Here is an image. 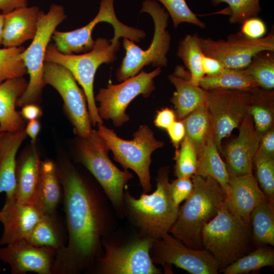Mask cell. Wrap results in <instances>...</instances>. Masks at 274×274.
<instances>
[{"instance_id": "33", "label": "cell", "mask_w": 274, "mask_h": 274, "mask_svg": "<svg viewBox=\"0 0 274 274\" xmlns=\"http://www.w3.org/2000/svg\"><path fill=\"white\" fill-rule=\"evenodd\" d=\"M200 37L197 33L187 35L178 45L177 56L183 62L190 73V81L198 86L199 81L205 76L202 67V52Z\"/></svg>"}, {"instance_id": "41", "label": "cell", "mask_w": 274, "mask_h": 274, "mask_svg": "<svg viewBox=\"0 0 274 274\" xmlns=\"http://www.w3.org/2000/svg\"><path fill=\"white\" fill-rule=\"evenodd\" d=\"M193 188L191 177L177 178L169 183V191L174 204L179 207L191 194Z\"/></svg>"}, {"instance_id": "49", "label": "cell", "mask_w": 274, "mask_h": 274, "mask_svg": "<svg viewBox=\"0 0 274 274\" xmlns=\"http://www.w3.org/2000/svg\"><path fill=\"white\" fill-rule=\"evenodd\" d=\"M41 127L40 121L37 119H35L29 121L24 128L26 135L31 139L32 143L36 141L41 130Z\"/></svg>"}, {"instance_id": "14", "label": "cell", "mask_w": 274, "mask_h": 274, "mask_svg": "<svg viewBox=\"0 0 274 274\" xmlns=\"http://www.w3.org/2000/svg\"><path fill=\"white\" fill-rule=\"evenodd\" d=\"M202 53L219 60L226 68L244 70L258 53L274 51L273 27L258 39L247 37L241 31L229 35L226 40L200 38Z\"/></svg>"}, {"instance_id": "51", "label": "cell", "mask_w": 274, "mask_h": 274, "mask_svg": "<svg viewBox=\"0 0 274 274\" xmlns=\"http://www.w3.org/2000/svg\"><path fill=\"white\" fill-rule=\"evenodd\" d=\"M0 271H1V267H0Z\"/></svg>"}, {"instance_id": "28", "label": "cell", "mask_w": 274, "mask_h": 274, "mask_svg": "<svg viewBox=\"0 0 274 274\" xmlns=\"http://www.w3.org/2000/svg\"><path fill=\"white\" fill-rule=\"evenodd\" d=\"M196 174L211 177L221 185L226 193L230 175L214 141L212 131L202 151L197 156Z\"/></svg>"}, {"instance_id": "1", "label": "cell", "mask_w": 274, "mask_h": 274, "mask_svg": "<svg viewBox=\"0 0 274 274\" xmlns=\"http://www.w3.org/2000/svg\"><path fill=\"white\" fill-rule=\"evenodd\" d=\"M57 168L63 188L68 242L56 251L52 274L94 272L104 254L102 239L116 230L117 215L101 188L87 182L70 163Z\"/></svg>"}, {"instance_id": "2", "label": "cell", "mask_w": 274, "mask_h": 274, "mask_svg": "<svg viewBox=\"0 0 274 274\" xmlns=\"http://www.w3.org/2000/svg\"><path fill=\"white\" fill-rule=\"evenodd\" d=\"M191 178L192 192L179 208L177 218L169 233L190 248L203 249V228L216 216L225 202L226 193L211 177L195 174Z\"/></svg>"}, {"instance_id": "35", "label": "cell", "mask_w": 274, "mask_h": 274, "mask_svg": "<svg viewBox=\"0 0 274 274\" xmlns=\"http://www.w3.org/2000/svg\"><path fill=\"white\" fill-rule=\"evenodd\" d=\"M245 70L259 88L266 90L273 89V52L265 51L258 53Z\"/></svg>"}, {"instance_id": "12", "label": "cell", "mask_w": 274, "mask_h": 274, "mask_svg": "<svg viewBox=\"0 0 274 274\" xmlns=\"http://www.w3.org/2000/svg\"><path fill=\"white\" fill-rule=\"evenodd\" d=\"M101 22L110 23L114 28V33L133 42H139L146 36L143 30L127 26L118 20L115 12L114 0H101L97 14L87 24L68 31L55 30L52 39L57 49L62 53L87 52L95 44L92 37L93 29Z\"/></svg>"}, {"instance_id": "39", "label": "cell", "mask_w": 274, "mask_h": 274, "mask_svg": "<svg viewBox=\"0 0 274 274\" xmlns=\"http://www.w3.org/2000/svg\"><path fill=\"white\" fill-rule=\"evenodd\" d=\"M176 161L174 174L177 178L191 177L196 174L197 155L192 144L184 138L174 158Z\"/></svg>"}, {"instance_id": "18", "label": "cell", "mask_w": 274, "mask_h": 274, "mask_svg": "<svg viewBox=\"0 0 274 274\" xmlns=\"http://www.w3.org/2000/svg\"><path fill=\"white\" fill-rule=\"evenodd\" d=\"M237 128V136L223 151L228 172L232 176L252 173L254 158L259 149L261 137L256 130L253 119L249 114Z\"/></svg>"}, {"instance_id": "40", "label": "cell", "mask_w": 274, "mask_h": 274, "mask_svg": "<svg viewBox=\"0 0 274 274\" xmlns=\"http://www.w3.org/2000/svg\"><path fill=\"white\" fill-rule=\"evenodd\" d=\"M160 2L170 16L174 27L177 28L182 23L192 24L201 28L206 27L189 7L185 0H155Z\"/></svg>"}, {"instance_id": "32", "label": "cell", "mask_w": 274, "mask_h": 274, "mask_svg": "<svg viewBox=\"0 0 274 274\" xmlns=\"http://www.w3.org/2000/svg\"><path fill=\"white\" fill-rule=\"evenodd\" d=\"M25 241L33 246L51 248L56 251L65 245L56 216L47 215L42 216Z\"/></svg>"}, {"instance_id": "37", "label": "cell", "mask_w": 274, "mask_h": 274, "mask_svg": "<svg viewBox=\"0 0 274 274\" xmlns=\"http://www.w3.org/2000/svg\"><path fill=\"white\" fill-rule=\"evenodd\" d=\"M25 49L23 46L0 48V84L27 74L24 63L20 57Z\"/></svg>"}, {"instance_id": "34", "label": "cell", "mask_w": 274, "mask_h": 274, "mask_svg": "<svg viewBox=\"0 0 274 274\" xmlns=\"http://www.w3.org/2000/svg\"><path fill=\"white\" fill-rule=\"evenodd\" d=\"M274 265V250L269 245L261 246L240 257L220 272L224 274L248 273Z\"/></svg>"}, {"instance_id": "5", "label": "cell", "mask_w": 274, "mask_h": 274, "mask_svg": "<svg viewBox=\"0 0 274 274\" xmlns=\"http://www.w3.org/2000/svg\"><path fill=\"white\" fill-rule=\"evenodd\" d=\"M120 38L114 33L111 40L97 38L90 51L79 55L62 53L53 43L49 44L46 50L45 61L55 62L64 66L81 86L86 95L91 124L94 126L103 123L95 103L93 91L94 77L101 64H109L116 59V53L120 48Z\"/></svg>"}, {"instance_id": "21", "label": "cell", "mask_w": 274, "mask_h": 274, "mask_svg": "<svg viewBox=\"0 0 274 274\" xmlns=\"http://www.w3.org/2000/svg\"><path fill=\"white\" fill-rule=\"evenodd\" d=\"M44 13L39 7L34 6L18 8L4 14V47H18L25 41L32 40Z\"/></svg>"}, {"instance_id": "9", "label": "cell", "mask_w": 274, "mask_h": 274, "mask_svg": "<svg viewBox=\"0 0 274 274\" xmlns=\"http://www.w3.org/2000/svg\"><path fill=\"white\" fill-rule=\"evenodd\" d=\"M97 130L106 146L113 154L115 160L126 169H130L137 175L143 192L152 189L150 166L151 155L156 150L163 147L164 143L158 140L153 131L147 125H140L131 140H124L116 132L103 125L97 124Z\"/></svg>"}, {"instance_id": "19", "label": "cell", "mask_w": 274, "mask_h": 274, "mask_svg": "<svg viewBox=\"0 0 274 274\" xmlns=\"http://www.w3.org/2000/svg\"><path fill=\"white\" fill-rule=\"evenodd\" d=\"M43 215L34 204L21 203L16 199H5L0 210V222L4 226L0 245L25 240Z\"/></svg>"}, {"instance_id": "45", "label": "cell", "mask_w": 274, "mask_h": 274, "mask_svg": "<svg viewBox=\"0 0 274 274\" xmlns=\"http://www.w3.org/2000/svg\"><path fill=\"white\" fill-rule=\"evenodd\" d=\"M202 67L205 76H214L223 72L225 67L217 59L202 55Z\"/></svg>"}, {"instance_id": "25", "label": "cell", "mask_w": 274, "mask_h": 274, "mask_svg": "<svg viewBox=\"0 0 274 274\" xmlns=\"http://www.w3.org/2000/svg\"><path fill=\"white\" fill-rule=\"evenodd\" d=\"M60 185L55 163L49 160L41 161L34 204L44 215L56 216L61 197Z\"/></svg>"}, {"instance_id": "11", "label": "cell", "mask_w": 274, "mask_h": 274, "mask_svg": "<svg viewBox=\"0 0 274 274\" xmlns=\"http://www.w3.org/2000/svg\"><path fill=\"white\" fill-rule=\"evenodd\" d=\"M161 73L160 67L138 75L120 83H109L101 88L95 96L99 103L98 113L101 119L111 120L116 127H120L129 120L126 110L130 102L139 95L149 97L155 90L154 78Z\"/></svg>"}, {"instance_id": "17", "label": "cell", "mask_w": 274, "mask_h": 274, "mask_svg": "<svg viewBox=\"0 0 274 274\" xmlns=\"http://www.w3.org/2000/svg\"><path fill=\"white\" fill-rule=\"evenodd\" d=\"M56 253L54 249L37 247L23 240L0 248V260L10 266L12 274H52Z\"/></svg>"}, {"instance_id": "31", "label": "cell", "mask_w": 274, "mask_h": 274, "mask_svg": "<svg viewBox=\"0 0 274 274\" xmlns=\"http://www.w3.org/2000/svg\"><path fill=\"white\" fill-rule=\"evenodd\" d=\"M185 128V138L192 144L198 156L201 152L212 132L211 118L206 104L182 120Z\"/></svg>"}, {"instance_id": "46", "label": "cell", "mask_w": 274, "mask_h": 274, "mask_svg": "<svg viewBox=\"0 0 274 274\" xmlns=\"http://www.w3.org/2000/svg\"><path fill=\"white\" fill-rule=\"evenodd\" d=\"M259 149L266 156L274 159L273 127L261 136Z\"/></svg>"}, {"instance_id": "15", "label": "cell", "mask_w": 274, "mask_h": 274, "mask_svg": "<svg viewBox=\"0 0 274 274\" xmlns=\"http://www.w3.org/2000/svg\"><path fill=\"white\" fill-rule=\"evenodd\" d=\"M44 81L60 95L76 133L79 138L88 136L92 129L86 95L71 73L60 64L45 61Z\"/></svg>"}, {"instance_id": "29", "label": "cell", "mask_w": 274, "mask_h": 274, "mask_svg": "<svg viewBox=\"0 0 274 274\" xmlns=\"http://www.w3.org/2000/svg\"><path fill=\"white\" fill-rule=\"evenodd\" d=\"M251 94L248 114L253 119L256 130L261 136L273 127L274 92L258 88Z\"/></svg>"}, {"instance_id": "26", "label": "cell", "mask_w": 274, "mask_h": 274, "mask_svg": "<svg viewBox=\"0 0 274 274\" xmlns=\"http://www.w3.org/2000/svg\"><path fill=\"white\" fill-rule=\"evenodd\" d=\"M41 160L35 147L27 150L16 161V200L21 203L34 204Z\"/></svg>"}, {"instance_id": "10", "label": "cell", "mask_w": 274, "mask_h": 274, "mask_svg": "<svg viewBox=\"0 0 274 274\" xmlns=\"http://www.w3.org/2000/svg\"><path fill=\"white\" fill-rule=\"evenodd\" d=\"M66 17L63 7L55 4L42 15L31 44L20 54L29 79L25 91L17 100L16 107L37 104L40 100L45 85L44 66L46 50L56 27Z\"/></svg>"}, {"instance_id": "4", "label": "cell", "mask_w": 274, "mask_h": 274, "mask_svg": "<svg viewBox=\"0 0 274 274\" xmlns=\"http://www.w3.org/2000/svg\"><path fill=\"white\" fill-rule=\"evenodd\" d=\"M203 249L217 261L219 272L257 247L250 223L231 212L224 202L202 232Z\"/></svg>"}, {"instance_id": "30", "label": "cell", "mask_w": 274, "mask_h": 274, "mask_svg": "<svg viewBox=\"0 0 274 274\" xmlns=\"http://www.w3.org/2000/svg\"><path fill=\"white\" fill-rule=\"evenodd\" d=\"M198 86L206 90L220 89L249 92L259 88L245 69L226 68L218 75L204 76L199 81Z\"/></svg>"}, {"instance_id": "6", "label": "cell", "mask_w": 274, "mask_h": 274, "mask_svg": "<svg viewBox=\"0 0 274 274\" xmlns=\"http://www.w3.org/2000/svg\"><path fill=\"white\" fill-rule=\"evenodd\" d=\"M115 231L102 239L105 252L96 262L94 271L100 274H160L150 256L153 238L136 233L124 238Z\"/></svg>"}, {"instance_id": "36", "label": "cell", "mask_w": 274, "mask_h": 274, "mask_svg": "<svg viewBox=\"0 0 274 274\" xmlns=\"http://www.w3.org/2000/svg\"><path fill=\"white\" fill-rule=\"evenodd\" d=\"M211 2L214 7L221 3L228 5L221 12L229 15L231 24H242L250 18L257 17L262 10L260 0H211Z\"/></svg>"}, {"instance_id": "47", "label": "cell", "mask_w": 274, "mask_h": 274, "mask_svg": "<svg viewBox=\"0 0 274 274\" xmlns=\"http://www.w3.org/2000/svg\"><path fill=\"white\" fill-rule=\"evenodd\" d=\"M24 119L32 120L37 119L42 115L41 109L37 104H27L23 107L20 112Z\"/></svg>"}, {"instance_id": "38", "label": "cell", "mask_w": 274, "mask_h": 274, "mask_svg": "<svg viewBox=\"0 0 274 274\" xmlns=\"http://www.w3.org/2000/svg\"><path fill=\"white\" fill-rule=\"evenodd\" d=\"M253 165L259 187L267 198L274 200V159L258 149L254 158Z\"/></svg>"}, {"instance_id": "48", "label": "cell", "mask_w": 274, "mask_h": 274, "mask_svg": "<svg viewBox=\"0 0 274 274\" xmlns=\"http://www.w3.org/2000/svg\"><path fill=\"white\" fill-rule=\"evenodd\" d=\"M28 0H0V10L4 14L15 9L27 7Z\"/></svg>"}, {"instance_id": "24", "label": "cell", "mask_w": 274, "mask_h": 274, "mask_svg": "<svg viewBox=\"0 0 274 274\" xmlns=\"http://www.w3.org/2000/svg\"><path fill=\"white\" fill-rule=\"evenodd\" d=\"M27 85L23 77L9 79L0 84V133L25 128L24 119L15 107Z\"/></svg>"}, {"instance_id": "3", "label": "cell", "mask_w": 274, "mask_h": 274, "mask_svg": "<svg viewBox=\"0 0 274 274\" xmlns=\"http://www.w3.org/2000/svg\"><path fill=\"white\" fill-rule=\"evenodd\" d=\"M168 166L160 168L156 178V188L151 194L143 192L139 198L127 190L123 198V215L135 231L153 239L169 233L179 210L169 191Z\"/></svg>"}, {"instance_id": "22", "label": "cell", "mask_w": 274, "mask_h": 274, "mask_svg": "<svg viewBox=\"0 0 274 274\" xmlns=\"http://www.w3.org/2000/svg\"><path fill=\"white\" fill-rule=\"evenodd\" d=\"M24 129L0 133V193L6 200L16 199V156L26 137Z\"/></svg>"}, {"instance_id": "20", "label": "cell", "mask_w": 274, "mask_h": 274, "mask_svg": "<svg viewBox=\"0 0 274 274\" xmlns=\"http://www.w3.org/2000/svg\"><path fill=\"white\" fill-rule=\"evenodd\" d=\"M267 198L252 173L230 175L225 203L233 214L250 223L253 209Z\"/></svg>"}, {"instance_id": "13", "label": "cell", "mask_w": 274, "mask_h": 274, "mask_svg": "<svg viewBox=\"0 0 274 274\" xmlns=\"http://www.w3.org/2000/svg\"><path fill=\"white\" fill-rule=\"evenodd\" d=\"M206 105L210 114L213 138L223 153L222 140L238 128L248 114L251 92L226 89L207 90Z\"/></svg>"}, {"instance_id": "16", "label": "cell", "mask_w": 274, "mask_h": 274, "mask_svg": "<svg viewBox=\"0 0 274 274\" xmlns=\"http://www.w3.org/2000/svg\"><path fill=\"white\" fill-rule=\"evenodd\" d=\"M150 256L155 264L174 265L191 274H217L219 265L204 249H195L182 244L169 233L154 239Z\"/></svg>"}, {"instance_id": "27", "label": "cell", "mask_w": 274, "mask_h": 274, "mask_svg": "<svg viewBox=\"0 0 274 274\" xmlns=\"http://www.w3.org/2000/svg\"><path fill=\"white\" fill-rule=\"evenodd\" d=\"M274 200H263L252 210L250 225L257 247L274 246Z\"/></svg>"}, {"instance_id": "7", "label": "cell", "mask_w": 274, "mask_h": 274, "mask_svg": "<svg viewBox=\"0 0 274 274\" xmlns=\"http://www.w3.org/2000/svg\"><path fill=\"white\" fill-rule=\"evenodd\" d=\"M140 13H147L152 17L154 33L149 47L143 50L134 42L124 38L123 46L125 55L116 73L119 82H122L138 75L146 65L166 66V55L170 47L171 36L166 29L169 15L164 8L155 0H145Z\"/></svg>"}, {"instance_id": "50", "label": "cell", "mask_w": 274, "mask_h": 274, "mask_svg": "<svg viewBox=\"0 0 274 274\" xmlns=\"http://www.w3.org/2000/svg\"><path fill=\"white\" fill-rule=\"evenodd\" d=\"M4 22L5 15L3 13H0V46L2 45Z\"/></svg>"}, {"instance_id": "8", "label": "cell", "mask_w": 274, "mask_h": 274, "mask_svg": "<svg viewBox=\"0 0 274 274\" xmlns=\"http://www.w3.org/2000/svg\"><path fill=\"white\" fill-rule=\"evenodd\" d=\"M79 161L90 172L112 203L117 217H124V188L133 178L124 169H119L110 160L109 151L97 130L88 136L79 138L77 144Z\"/></svg>"}, {"instance_id": "42", "label": "cell", "mask_w": 274, "mask_h": 274, "mask_svg": "<svg viewBox=\"0 0 274 274\" xmlns=\"http://www.w3.org/2000/svg\"><path fill=\"white\" fill-rule=\"evenodd\" d=\"M241 32L252 39L263 37L267 32L265 23L257 17L250 18L242 23Z\"/></svg>"}, {"instance_id": "43", "label": "cell", "mask_w": 274, "mask_h": 274, "mask_svg": "<svg viewBox=\"0 0 274 274\" xmlns=\"http://www.w3.org/2000/svg\"><path fill=\"white\" fill-rule=\"evenodd\" d=\"M171 142L178 151L180 144L185 136V128L182 120L175 121L166 129Z\"/></svg>"}, {"instance_id": "44", "label": "cell", "mask_w": 274, "mask_h": 274, "mask_svg": "<svg viewBox=\"0 0 274 274\" xmlns=\"http://www.w3.org/2000/svg\"><path fill=\"white\" fill-rule=\"evenodd\" d=\"M176 118L175 111L166 107L157 112L154 123L156 126L166 129L176 121Z\"/></svg>"}, {"instance_id": "23", "label": "cell", "mask_w": 274, "mask_h": 274, "mask_svg": "<svg viewBox=\"0 0 274 274\" xmlns=\"http://www.w3.org/2000/svg\"><path fill=\"white\" fill-rule=\"evenodd\" d=\"M169 82L176 87L170 98L179 120L185 118L200 106L206 104L207 90L190 81V73L184 66L178 65L174 73L168 76Z\"/></svg>"}]
</instances>
